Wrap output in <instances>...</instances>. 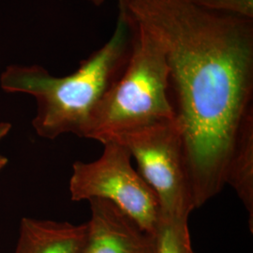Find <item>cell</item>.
<instances>
[{
  "label": "cell",
  "mask_w": 253,
  "mask_h": 253,
  "mask_svg": "<svg viewBox=\"0 0 253 253\" xmlns=\"http://www.w3.org/2000/svg\"><path fill=\"white\" fill-rule=\"evenodd\" d=\"M119 15L150 32L170 69L169 93L195 208L226 186L235 137L253 112V20L186 0H118Z\"/></svg>",
  "instance_id": "cell-1"
},
{
  "label": "cell",
  "mask_w": 253,
  "mask_h": 253,
  "mask_svg": "<svg viewBox=\"0 0 253 253\" xmlns=\"http://www.w3.org/2000/svg\"><path fill=\"white\" fill-rule=\"evenodd\" d=\"M132 36V25L118 14L108 41L74 73L56 77L39 65H10L0 75V86L35 98L32 125L41 137L53 140L73 133L84 138L93 115L126 67Z\"/></svg>",
  "instance_id": "cell-2"
},
{
  "label": "cell",
  "mask_w": 253,
  "mask_h": 253,
  "mask_svg": "<svg viewBox=\"0 0 253 253\" xmlns=\"http://www.w3.org/2000/svg\"><path fill=\"white\" fill-rule=\"evenodd\" d=\"M128 22L133 36L127 63L93 115L84 137L101 144L124 131L174 120L163 46L144 27Z\"/></svg>",
  "instance_id": "cell-3"
},
{
  "label": "cell",
  "mask_w": 253,
  "mask_h": 253,
  "mask_svg": "<svg viewBox=\"0 0 253 253\" xmlns=\"http://www.w3.org/2000/svg\"><path fill=\"white\" fill-rule=\"evenodd\" d=\"M91 163L76 162L70 179L73 201L102 199L116 206L145 232L155 234L162 216L158 198L131 164V157L114 140Z\"/></svg>",
  "instance_id": "cell-4"
},
{
  "label": "cell",
  "mask_w": 253,
  "mask_h": 253,
  "mask_svg": "<svg viewBox=\"0 0 253 253\" xmlns=\"http://www.w3.org/2000/svg\"><path fill=\"white\" fill-rule=\"evenodd\" d=\"M110 140L123 145L135 160L138 172L158 198L163 216L190 217L196 208L174 120L124 131Z\"/></svg>",
  "instance_id": "cell-5"
},
{
  "label": "cell",
  "mask_w": 253,
  "mask_h": 253,
  "mask_svg": "<svg viewBox=\"0 0 253 253\" xmlns=\"http://www.w3.org/2000/svg\"><path fill=\"white\" fill-rule=\"evenodd\" d=\"M88 202L91 217L83 253H156L155 235L107 201Z\"/></svg>",
  "instance_id": "cell-6"
},
{
  "label": "cell",
  "mask_w": 253,
  "mask_h": 253,
  "mask_svg": "<svg viewBox=\"0 0 253 253\" xmlns=\"http://www.w3.org/2000/svg\"><path fill=\"white\" fill-rule=\"evenodd\" d=\"M87 224L24 217L15 253H83Z\"/></svg>",
  "instance_id": "cell-7"
},
{
  "label": "cell",
  "mask_w": 253,
  "mask_h": 253,
  "mask_svg": "<svg viewBox=\"0 0 253 253\" xmlns=\"http://www.w3.org/2000/svg\"><path fill=\"white\" fill-rule=\"evenodd\" d=\"M226 185L235 190L253 227V112L245 118L235 137L227 165Z\"/></svg>",
  "instance_id": "cell-8"
},
{
  "label": "cell",
  "mask_w": 253,
  "mask_h": 253,
  "mask_svg": "<svg viewBox=\"0 0 253 253\" xmlns=\"http://www.w3.org/2000/svg\"><path fill=\"white\" fill-rule=\"evenodd\" d=\"M188 220L189 217L161 216L154 234L156 253H195Z\"/></svg>",
  "instance_id": "cell-9"
},
{
  "label": "cell",
  "mask_w": 253,
  "mask_h": 253,
  "mask_svg": "<svg viewBox=\"0 0 253 253\" xmlns=\"http://www.w3.org/2000/svg\"><path fill=\"white\" fill-rule=\"evenodd\" d=\"M198 9L253 20V0H186Z\"/></svg>",
  "instance_id": "cell-10"
},
{
  "label": "cell",
  "mask_w": 253,
  "mask_h": 253,
  "mask_svg": "<svg viewBox=\"0 0 253 253\" xmlns=\"http://www.w3.org/2000/svg\"><path fill=\"white\" fill-rule=\"evenodd\" d=\"M11 128V125L9 122H0V141L7 135ZM8 159L0 154V171L7 165Z\"/></svg>",
  "instance_id": "cell-11"
},
{
  "label": "cell",
  "mask_w": 253,
  "mask_h": 253,
  "mask_svg": "<svg viewBox=\"0 0 253 253\" xmlns=\"http://www.w3.org/2000/svg\"><path fill=\"white\" fill-rule=\"evenodd\" d=\"M84 1L88 2L89 4L95 6V7H100L101 5L104 4V2H105L106 0H84Z\"/></svg>",
  "instance_id": "cell-12"
}]
</instances>
